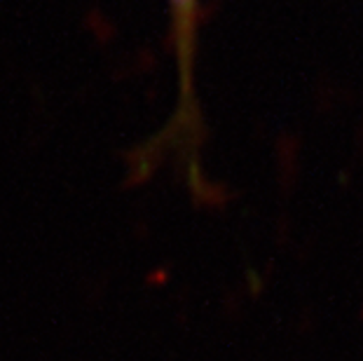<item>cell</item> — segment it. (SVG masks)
Masks as SVG:
<instances>
[{"label":"cell","mask_w":363,"mask_h":361,"mask_svg":"<svg viewBox=\"0 0 363 361\" xmlns=\"http://www.w3.org/2000/svg\"><path fill=\"white\" fill-rule=\"evenodd\" d=\"M176 17V28L181 33V48L190 45V30L195 24V10H197V0H169Z\"/></svg>","instance_id":"obj_1"}]
</instances>
